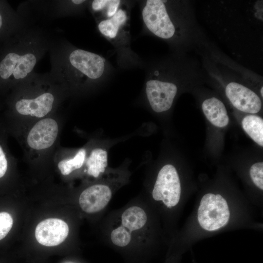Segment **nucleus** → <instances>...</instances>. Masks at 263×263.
I'll return each mask as SVG.
<instances>
[{"instance_id": "nucleus-5", "label": "nucleus", "mask_w": 263, "mask_h": 263, "mask_svg": "<svg viewBox=\"0 0 263 263\" xmlns=\"http://www.w3.org/2000/svg\"><path fill=\"white\" fill-rule=\"evenodd\" d=\"M114 190L112 185L105 182L87 187L79 195L78 204L80 208L88 214H104Z\"/></svg>"}, {"instance_id": "nucleus-4", "label": "nucleus", "mask_w": 263, "mask_h": 263, "mask_svg": "<svg viewBox=\"0 0 263 263\" xmlns=\"http://www.w3.org/2000/svg\"><path fill=\"white\" fill-rule=\"evenodd\" d=\"M142 17L147 28L157 37L167 39L173 36L175 28L163 0H147Z\"/></svg>"}, {"instance_id": "nucleus-12", "label": "nucleus", "mask_w": 263, "mask_h": 263, "mask_svg": "<svg viewBox=\"0 0 263 263\" xmlns=\"http://www.w3.org/2000/svg\"><path fill=\"white\" fill-rule=\"evenodd\" d=\"M54 101V97L52 94L44 93L35 98L18 100L15 108L21 115L41 118L52 110Z\"/></svg>"}, {"instance_id": "nucleus-19", "label": "nucleus", "mask_w": 263, "mask_h": 263, "mask_svg": "<svg viewBox=\"0 0 263 263\" xmlns=\"http://www.w3.org/2000/svg\"><path fill=\"white\" fill-rule=\"evenodd\" d=\"M13 220L6 212H0V240L6 236L12 227Z\"/></svg>"}, {"instance_id": "nucleus-17", "label": "nucleus", "mask_w": 263, "mask_h": 263, "mask_svg": "<svg viewBox=\"0 0 263 263\" xmlns=\"http://www.w3.org/2000/svg\"><path fill=\"white\" fill-rule=\"evenodd\" d=\"M86 157V150H79L75 156L71 159L61 160L57 165L58 168L62 175H67L78 169L83 166Z\"/></svg>"}, {"instance_id": "nucleus-6", "label": "nucleus", "mask_w": 263, "mask_h": 263, "mask_svg": "<svg viewBox=\"0 0 263 263\" xmlns=\"http://www.w3.org/2000/svg\"><path fill=\"white\" fill-rule=\"evenodd\" d=\"M36 62V56L32 53H8L0 63V76L3 79L12 75L16 79H23L32 71Z\"/></svg>"}, {"instance_id": "nucleus-16", "label": "nucleus", "mask_w": 263, "mask_h": 263, "mask_svg": "<svg viewBox=\"0 0 263 263\" xmlns=\"http://www.w3.org/2000/svg\"><path fill=\"white\" fill-rule=\"evenodd\" d=\"M126 19L125 12L122 10H119L112 18L99 23V30L104 36L114 38L117 35L119 27L125 22Z\"/></svg>"}, {"instance_id": "nucleus-21", "label": "nucleus", "mask_w": 263, "mask_h": 263, "mask_svg": "<svg viewBox=\"0 0 263 263\" xmlns=\"http://www.w3.org/2000/svg\"><path fill=\"white\" fill-rule=\"evenodd\" d=\"M120 2L119 0H110L107 13L109 17H113L116 13Z\"/></svg>"}, {"instance_id": "nucleus-15", "label": "nucleus", "mask_w": 263, "mask_h": 263, "mask_svg": "<svg viewBox=\"0 0 263 263\" xmlns=\"http://www.w3.org/2000/svg\"><path fill=\"white\" fill-rule=\"evenodd\" d=\"M242 125L245 132L260 146H263V119L256 115H248L242 120Z\"/></svg>"}, {"instance_id": "nucleus-22", "label": "nucleus", "mask_w": 263, "mask_h": 263, "mask_svg": "<svg viewBox=\"0 0 263 263\" xmlns=\"http://www.w3.org/2000/svg\"><path fill=\"white\" fill-rule=\"evenodd\" d=\"M110 0H94L93 1L92 8L95 11H98L104 8Z\"/></svg>"}, {"instance_id": "nucleus-2", "label": "nucleus", "mask_w": 263, "mask_h": 263, "mask_svg": "<svg viewBox=\"0 0 263 263\" xmlns=\"http://www.w3.org/2000/svg\"><path fill=\"white\" fill-rule=\"evenodd\" d=\"M181 188L176 168L171 164L164 166L159 171L150 192V199L171 209L179 203Z\"/></svg>"}, {"instance_id": "nucleus-8", "label": "nucleus", "mask_w": 263, "mask_h": 263, "mask_svg": "<svg viewBox=\"0 0 263 263\" xmlns=\"http://www.w3.org/2000/svg\"><path fill=\"white\" fill-rule=\"evenodd\" d=\"M69 232V227L65 221L57 218H49L38 223L35 233L36 239L40 244L54 246L64 242Z\"/></svg>"}, {"instance_id": "nucleus-9", "label": "nucleus", "mask_w": 263, "mask_h": 263, "mask_svg": "<svg viewBox=\"0 0 263 263\" xmlns=\"http://www.w3.org/2000/svg\"><path fill=\"white\" fill-rule=\"evenodd\" d=\"M58 133L56 121L46 118L38 121L29 131L27 142L35 150H42L51 147L56 140Z\"/></svg>"}, {"instance_id": "nucleus-3", "label": "nucleus", "mask_w": 263, "mask_h": 263, "mask_svg": "<svg viewBox=\"0 0 263 263\" xmlns=\"http://www.w3.org/2000/svg\"><path fill=\"white\" fill-rule=\"evenodd\" d=\"M229 217L228 204L221 195L207 193L203 196L197 213L203 228L209 231L218 230L228 223Z\"/></svg>"}, {"instance_id": "nucleus-20", "label": "nucleus", "mask_w": 263, "mask_h": 263, "mask_svg": "<svg viewBox=\"0 0 263 263\" xmlns=\"http://www.w3.org/2000/svg\"><path fill=\"white\" fill-rule=\"evenodd\" d=\"M8 168V162L5 154L0 146V178L5 174Z\"/></svg>"}, {"instance_id": "nucleus-24", "label": "nucleus", "mask_w": 263, "mask_h": 263, "mask_svg": "<svg viewBox=\"0 0 263 263\" xmlns=\"http://www.w3.org/2000/svg\"><path fill=\"white\" fill-rule=\"evenodd\" d=\"M2 18H1V16L0 14V29L2 26Z\"/></svg>"}, {"instance_id": "nucleus-14", "label": "nucleus", "mask_w": 263, "mask_h": 263, "mask_svg": "<svg viewBox=\"0 0 263 263\" xmlns=\"http://www.w3.org/2000/svg\"><path fill=\"white\" fill-rule=\"evenodd\" d=\"M88 174L97 178L103 174L108 166V153L101 148H95L91 152L86 162Z\"/></svg>"}, {"instance_id": "nucleus-11", "label": "nucleus", "mask_w": 263, "mask_h": 263, "mask_svg": "<svg viewBox=\"0 0 263 263\" xmlns=\"http://www.w3.org/2000/svg\"><path fill=\"white\" fill-rule=\"evenodd\" d=\"M71 64L89 78L101 76L104 70V61L100 56L82 49L73 51L69 56Z\"/></svg>"}, {"instance_id": "nucleus-25", "label": "nucleus", "mask_w": 263, "mask_h": 263, "mask_svg": "<svg viewBox=\"0 0 263 263\" xmlns=\"http://www.w3.org/2000/svg\"><path fill=\"white\" fill-rule=\"evenodd\" d=\"M260 93H261V94L262 96L263 97V87H262L261 89Z\"/></svg>"}, {"instance_id": "nucleus-7", "label": "nucleus", "mask_w": 263, "mask_h": 263, "mask_svg": "<svg viewBox=\"0 0 263 263\" xmlns=\"http://www.w3.org/2000/svg\"><path fill=\"white\" fill-rule=\"evenodd\" d=\"M146 91L152 109L155 112L161 113L170 108L177 88L172 83L150 80L146 83Z\"/></svg>"}, {"instance_id": "nucleus-1", "label": "nucleus", "mask_w": 263, "mask_h": 263, "mask_svg": "<svg viewBox=\"0 0 263 263\" xmlns=\"http://www.w3.org/2000/svg\"><path fill=\"white\" fill-rule=\"evenodd\" d=\"M101 231L103 242L116 249L144 250L154 238L150 206L144 197L131 200L103 218Z\"/></svg>"}, {"instance_id": "nucleus-10", "label": "nucleus", "mask_w": 263, "mask_h": 263, "mask_svg": "<svg viewBox=\"0 0 263 263\" xmlns=\"http://www.w3.org/2000/svg\"><path fill=\"white\" fill-rule=\"evenodd\" d=\"M225 94L238 110L247 113H256L261 109L259 97L248 88L236 82H230L226 87Z\"/></svg>"}, {"instance_id": "nucleus-18", "label": "nucleus", "mask_w": 263, "mask_h": 263, "mask_svg": "<svg viewBox=\"0 0 263 263\" xmlns=\"http://www.w3.org/2000/svg\"><path fill=\"white\" fill-rule=\"evenodd\" d=\"M250 177L254 184L260 189H263V163L253 164L249 171Z\"/></svg>"}, {"instance_id": "nucleus-23", "label": "nucleus", "mask_w": 263, "mask_h": 263, "mask_svg": "<svg viewBox=\"0 0 263 263\" xmlns=\"http://www.w3.org/2000/svg\"><path fill=\"white\" fill-rule=\"evenodd\" d=\"M72 1L75 4H80L83 3L85 0H73Z\"/></svg>"}, {"instance_id": "nucleus-13", "label": "nucleus", "mask_w": 263, "mask_h": 263, "mask_svg": "<svg viewBox=\"0 0 263 263\" xmlns=\"http://www.w3.org/2000/svg\"><path fill=\"white\" fill-rule=\"evenodd\" d=\"M202 107L207 118L215 126L222 128L229 123L227 111L221 100L214 97L208 98L203 102Z\"/></svg>"}]
</instances>
